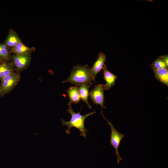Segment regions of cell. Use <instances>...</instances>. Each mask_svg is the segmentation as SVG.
<instances>
[{"label":"cell","instance_id":"obj_1","mask_svg":"<svg viewBox=\"0 0 168 168\" xmlns=\"http://www.w3.org/2000/svg\"><path fill=\"white\" fill-rule=\"evenodd\" d=\"M71 105L68 103V108L67 110V112L71 115V119L68 121L61 119L62 125H65L68 128L65 130L67 134H69L71 128L74 127L79 130L80 136L86 138L89 130L85 127V120L88 117L96 113V112L94 111L82 115L80 114V111L78 113L75 112L72 108Z\"/></svg>","mask_w":168,"mask_h":168},{"label":"cell","instance_id":"obj_2","mask_svg":"<svg viewBox=\"0 0 168 168\" xmlns=\"http://www.w3.org/2000/svg\"><path fill=\"white\" fill-rule=\"evenodd\" d=\"M95 81L91 73V68L88 65L78 64L73 67L69 77L62 82H68L78 86L84 83L92 85V82Z\"/></svg>","mask_w":168,"mask_h":168},{"label":"cell","instance_id":"obj_3","mask_svg":"<svg viewBox=\"0 0 168 168\" xmlns=\"http://www.w3.org/2000/svg\"><path fill=\"white\" fill-rule=\"evenodd\" d=\"M31 54L32 53L23 54H11L10 62L15 72L20 74L28 68L31 60Z\"/></svg>","mask_w":168,"mask_h":168},{"label":"cell","instance_id":"obj_4","mask_svg":"<svg viewBox=\"0 0 168 168\" xmlns=\"http://www.w3.org/2000/svg\"><path fill=\"white\" fill-rule=\"evenodd\" d=\"M21 79L20 73L14 72L3 78L0 82V96L10 93Z\"/></svg>","mask_w":168,"mask_h":168},{"label":"cell","instance_id":"obj_5","mask_svg":"<svg viewBox=\"0 0 168 168\" xmlns=\"http://www.w3.org/2000/svg\"><path fill=\"white\" fill-rule=\"evenodd\" d=\"M103 118L107 121L108 124L110 127L111 133L110 140V144L115 150V154L117 156V163H119L123 160L118 152V148L120 145L121 141L124 138V135L118 132L115 128L114 126L111 122H109L104 116Z\"/></svg>","mask_w":168,"mask_h":168},{"label":"cell","instance_id":"obj_6","mask_svg":"<svg viewBox=\"0 0 168 168\" xmlns=\"http://www.w3.org/2000/svg\"><path fill=\"white\" fill-rule=\"evenodd\" d=\"M104 88L102 84H98L95 86L94 89L89 93V96L94 104L99 105L101 106L100 114L103 116V108H106L104 105L105 101Z\"/></svg>","mask_w":168,"mask_h":168},{"label":"cell","instance_id":"obj_7","mask_svg":"<svg viewBox=\"0 0 168 168\" xmlns=\"http://www.w3.org/2000/svg\"><path fill=\"white\" fill-rule=\"evenodd\" d=\"M106 56L103 52H100L96 60L94 63L92 67L91 68V73L93 78L95 79L97 74L102 70L105 64Z\"/></svg>","mask_w":168,"mask_h":168},{"label":"cell","instance_id":"obj_8","mask_svg":"<svg viewBox=\"0 0 168 168\" xmlns=\"http://www.w3.org/2000/svg\"><path fill=\"white\" fill-rule=\"evenodd\" d=\"M17 33L14 30L11 29L9 31L6 40L4 43L10 49L15 47L18 44L22 42Z\"/></svg>","mask_w":168,"mask_h":168},{"label":"cell","instance_id":"obj_9","mask_svg":"<svg viewBox=\"0 0 168 168\" xmlns=\"http://www.w3.org/2000/svg\"><path fill=\"white\" fill-rule=\"evenodd\" d=\"M103 77L106 82L103 85L104 89L108 90L110 89L115 83V80L117 76H115L110 72L107 69L106 65L105 64L104 67Z\"/></svg>","mask_w":168,"mask_h":168},{"label":"cell","instance_id":"obj_10","mask_svg":"<svg viewBox=\"0 0 168 168\" xmlns=\"http://www.w3.org/2000/svg\"><path fill=\"white\" fill-rule=\"evenodd\" d=\"M15 72L13 66L10 62L0 63V81L4 78Z\"/></svg>","mask_w":168,"mask_h":168},{"label":"cell","instance_id":"obj_11","mask_svg":"<svg viewBox=\"0 0 168 168\" xmlns=\"http://www.w3.org/2000/svg\"><path fill=\"white\" fill-rule=\"evenodd\" d=\"M35 49L34 47H29L26 46L22 42L18 44L15 47L10 49V52L11 54H23L32 53L35 51Z\"/></svg>","mask_w":168,"mask_h":168},{"label":"cell","instance_id":"obj_12","mask_svg":"<svg viewBox=\"0 0 168 168\" xmlns=\"http://www.w3.org/2000/svg\"><path fill=\"white\" fill-rule=\"evenodd\" d=\"M155 77L160 82L168 86V68H162L153 69Z\"/></svg>","mask_w":168,"mask_h":168},{"label":"cell","instance_id":"obj_13","mask_svg":"<svg viewBox=\"0 0 168 168\" xmlns=\"http://www.w3.org/2000/svg\"><path fill=\"white\" fill-rule=\"evenodd\" d=\"M91 85L89 84L84 83L79 86L78 90L80 99L85 102L90 109L91 108V106L88 102V99L89 95V90Z\"/></svg>","mask_w":168,"mask_h":168},{"label":"cell","instance_id":"obj_14","mask_svg":"<svg viewBox=\"0 0 168 168\" xmlns=\"http://www.w3.org/2000/svg\"><path fill=\"white\" fill-rule=\"evenodd\" d=\"M67 92L70 100L68 103L71 104L72 103L77 104L79 102L81 99L77 86H70L67 89Z\"/></svg>","mask_w":168,"mask_h":168},{"label":"cell","instance_id":"obj_15","mask_svg":"<svg viewBox=\"0 0 168 168\" xmlns=\"http://www.w3.org/2000/svg\"><path fill=\"white\" fill-rule=\"evenodd\" d=\"M10 49L4 42L0 43V58L2 61L10 62L12 54Z\"/></svg>","mask_w":168,"mask_h":168},{"label":"cell","instance_id":"obj_16","mask_svg":"<svg viewBox=\"0 0 168 168\" xmlns=\"http://www.w3.org/2000/svg\"><path fill=\"white\" fill-rule=\"evenodd\" d=\"M150 66L152 69L168 68L161 56L158 57L150 65Z\"/></svg>","mask_w":168,"mask_h":168},{"label":"cell","instance_id":"obj_17","mask_svg":"<svg viewBox=\"0 0 168 168\" xmlns=\"http://www.w3.org/2000/svg\"><path fill=\"white\" fill-rule=\"evenodd\" d=\"M163 61L165 63L166 65L168 67V55H164L161 56Z\"/></svg>","mask_w":168,"mask_h":168},{"label":"cell","instance_id":"obj_18","mask_svg":"<svg viewBox=\"0 0 168 168\" xmlns=\"http://www.w3.org/2000/svg\"><path fill=\"white\" fill-rule=\"evenodd\" d=\"M1 61H2L1 59V58H0V63Z\"/></svg>","mask_w":168,"mask_h":168},{"label":"cell","instance_id":"obj_19","mask_svg":"<svg viewBox=\"0 0 168 168\" xmlns=\"http://www.w3.org/2000/svg\"></svg>","mask_w":168,"mask_h":168}]
</instances>
